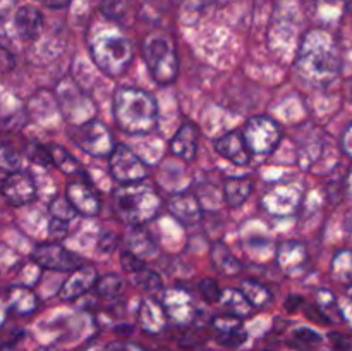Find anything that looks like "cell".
<instances>
[{
    "mask_svg": "<svg viewBox=\"0 0 352 351\" xmlns=\"http://www.w3.org/2000/svg\"><path fill=\"white\" fill-rule=\"evenodd\" d=\"M342 58L332 34L323 30H311L305 34L296 55L299 78L313 88H327L340 74Z\"/></svg>",
    "mask_w": 352,
    "mask_h": 351,
    "instance_id": "obj_1",
    "label": "cell"
},
{
    "mask_svg": "<svg viewBox=\"0 0 352 351\" xmlns=\"http://www.w3.org/2000/svg\"><path fill=\"white\" fill-rule=\"evenodd\" d=\"M113 117L126 134L144 136L158 126V103L148 92L122 86L113 95Z\"/></svg>",
    "mask_w": 352,
    "mask_h": 351,
    "instance_id": "obj_2",
    "label": "cell"
},
{
    "mask_svg": "<svg viewBox=\"0 0 352 351\" xmlns=\"http://www.w3.org/2000/svg\"><path fill=\"white\" fill-rule=\"evenodd\" d=\"M113 209L124 222L133 227H141L158 215L162 198L153 186L144 181L120 184L113 193Z\"/></svg>",
    "mask_w": 352,
    "mask_h": 351,
    "instance_id": "obj_3",
    "label": "cell"
},
{
    "mask_svg": "<svg viewBox=\"0 0 352 351\" xmlns=\"http://www.w3.org/2000/svg\"><path fill=\"white\" fill-rule=\"evenodd\" d=\"M89 55L103 74L117 78L133 62V43L113 28H103L89 38Z\"/></svg>",
    "mask_w": 352,
    "mask_h": 351,
    "instance_id": "obj_4",
    "label": "cell"
},
{
    "mask_svg": "<svg viewBox=\"0 0 352 351\" xmlns=\"http://www.w3.org/2000/svg\"><path fill=\"white\" fill-rule=\"evenodd\" d=\"M148 71L158 85H170L179 72V57L174 38L165 31H153L143 41Z\"/></svg>",
    "mask_w": 352,
    "mask_h": 351,
    "instance_id": "obj_5",
    "label": "cell"
},
{
    "mask_svg": "<svg viewBox=\"0 0 352 351\" xmlns=\"http://www.w3.org/2000/svg\"><path fill=\"white\" fill-rule=\"evenodd\" d=\"M244 141L253 155H268L282 140V131L268 117H251L243 129Z\"/></svg>",
    "mask_w": 352,
    "mask_h": 351,
    "instance_id": "obj_6",
    "label": "cell"
},
{
    "mask_svg": "<svg viewBox=\"0 0 352 351\" xmlns=\"http://www.w3.org/2000/svg\"><path fill=\"white\" fill-rule=\"evenodd\" d=\"M71 136L79 148L93 157H109L116 148L110 131L107 129L105 124L96 119L76 126Z\"/></svg>",
    "mask_w": 352,
    "mask_h": 351,
    "instance_id": "obj_7",
    "label": "cell"
},
{
    "mask_svg": "<svg viewBox=\"0 0 352 351\" xmlns=\"http://www.w3.org/2000/svg\"><path fill=\"white\" fill-rule=\"evenodd\" d=\"M109 169L119 184L140 182L148 178V165L126 145H116L109 155Z\"/></svg>",
    "mask_w": 352,
    "mask_h": 351,
    "instance_id": "obj_8",
    "label": "cell"
},
{
    "mask_svg": "<svg viewBox=\"0 0 352 351\" xmlns=\"http://www.w3.org/2000/svg\"><path fill=\"white\" fill-rule=\"evenodd\" d=\"M34 264L47 270H57V272H72L78 267H81V257L69 251L62 244L55 243H41L38 244L31 255Z\"/></svg>",
    "mask_w": 352,
    "mask_h": 351,
    "instance_id": "obj_9",
    "label": "cell"
},
{
    "mask_svg": "<svg viewBox=\"0 0 352 351\" xmlns=\"http://www.w3.org/2000/svg\"><path fill=\"white\" fill-rule=\"evenodd\" d=\"M302 200V188L298 184L277 186L270 189L263 198V206L274 215H291Z\"/></svg>",
    "mask_w": 352,
    "mask_h": 351,
    "instance_id": "obj_10",
    "label": "cell"
},
{
    "mask_svg": "<svg viewBox=\"0 0 352 351\" xmlns=\"http://www.w3.org/2000/svg\"><path fill=\"white\" fill-rule=\"evenodd\" d=\"M2 195L12 205H26L36 198V184L28 172L16 171L7 174L2 181Z\"/></svg>",
    "mask_w": 352,
    "mask_h": 351,
    "instance_id": "obj_11",
    "label": "cell"
},
{
    "mask_svg": "<svg viewBox=\"0 0 352 351\" xmlns=\"http://www.w3.org/2000/svg\"><path fill=\"white\" fill-rule=\"evenodd\" d=\"M64 198L71 203L76 213L85 217H95L100 212V198L89 182L74 181L65 186Z\"/></svg>",
    "mask_w": 352,
    "mask_h": 351,
    "instance_id": "obj_12",
    "label": "cell"
},
{
    "mask_svg": "<svg viewBox=\"0 0 352 351\" xmlns=\"http://www.w3.org/2000/svg\"><path fill=\"white\" fill-rule=\"evenodd\" d=\"M167 209L184 226H195L201 220L203 206L195 193L179 191L168 200Z\"/></svg>",
    "mask_w": 352,
    "mask_h": 351,
    "instance_id": "obj_13",
    "label": "cell"
},
{
    "mask_svg": "<svg viewBox=\"0 0 352 351\" xmlns=\"http://www.w3.org/2000/svg\"><path fill=\"white\" fill-rule=\"evenodd\" d=\"M215 150L222 155L223 158L230 160L236 165H246L251 162L253 153L248 148L246 141H244L243 131L234 129L220 136L215 141Z\"/></svg>",
    "mask_w": 352,
    "mask_h": 351,
    "instance_id": "obj_14",
    "label": "cell"
},
{
    "mask_svg": "<svg viewBox=\"0 0 352 351\" xmlns=\"http://www.w3.org/2000/svg\"><path fill=\"white\" fill-rule=\"evenodd\" d=\"M165 317L175 320L179 323H186L192 317L191 296L182 288H174L164 291V298L160 301Z\"/></svg>",
    "mask_w": 352,
    "mask_h": 351,
    "instance_id": "obj_15",
    "label": "cell"
},
{
    "mask_svg": "<svg viewBox=\"0 0 352 351\" xmlns=\"http://www.w3.org/2000/svg\"><path fill=\"white\" fill-rule=\"evenodd\" d=\"M198 140L199 129L192 123L182 124L177 129V133L172 138V153L177 155L179 158L186 162H192L198 153Z\"/></svg>",
    "mask_w": 352,
    "mask_h": 351,
    "instance_id": "obj_16",
    "label": "cell"
},
{
    "mask_svg": "<svg viewBox=\"0 0 352 351\" xmlns=\"http://www.w3.org/2000/svg\"><path fill=\"white\" fill-rule=\"evenodd\" d=\"M14 28L23 40L34 41L43 31V16L33 6L19 7L14 16Z\"/></svg>",
    "mask_w": 352,
    "mask_h": 351,
    "instance_id": "obj_17",
    "label": "cell"
},
{
    "mask_svg": "<svg viewBox=\"0 0 352 351\" xmlns=\"http://www.w3.org/2000/svg\"><path fill=\"white\" fill-rule=\"evenodd\" d=\"M96 272L91 267H78L76 270L71 272L65 282L60 288V298L62 299H74L78 296L85 295L96 284Z\"/></svg>",
    "mask_w": 352,
    "mask_h": 351,
    "instance_id": "obj_18",
    "label": "cell"
},
{
    "mask_svg": "<svg viewBox=\"0 0 352 351\" xmlns=\"http://www.w3.org/2000/svg\"><path fill=\"white\" fill-rule=\"evenodd\" d=\"M306 248L299 241H285L277 250V264L285 274L296 275L302 270L306 264Z\"/></svg>",
    "mask_w": 352,
    "mask_h": 351,
    "instance_id": "obj_19",
    "label": "cell"
},
{
    "mask_svg": "<svg viewBox=\"0 0 352 351\" xmlns=\"http://www.w3.org/2000/svg\"><path fill=\"white\" fill-rule=\"evenodd\" d=\"M253 193V181L250 178H230L223 184V196L230 206H241Z\"/></svg>",
    "mask_w": 352,
    "mask_h": 351,
    "instance_id": "obj_20",
    "label": "cell"
},
{
    "mask_svg": "<svg viewBox=\"0 0 352 351\" xmlns=\"http://www.w3.org/2000/svg\"><path fill=\"white\" fill-rule=\"evenodd\" d=\"M220 303L223 305V308L227 310L229 315L237 317V319H243V317H250L253 312V306L250 305L244 295L241 292V289H226L222 291L220 296Z\"/></svg>",
    "mask_w": 352,
    "mask_h": 351,
    "instance_id": "obj_21",
    "label": "cell"
},
{
    "mask_svg": "<svg viewBox=\"0 0 352 351\" xmlns=\"http://www.w3.org/2000/svg\"><path fill=\"white\" fill-rule=\"evenodd\" d=\"M212 260H213V265H215V267L226 275H234L241 270L239 260L230 253V250L223 243L213 244Z\"/></svg>",
    "mask_w": 352,
    "mask_h": 351,
    "instance_id": "obj_22",
    "label": "cell"
},
{
    "mask_svg": "<svg viewBox=\"0 0 352 351\" xmlns=\"http://www.w3.org/2000/svg\"><path fill=\"white\" fill-rule=\"evenodd\" d=\"M47 150H48V155H50L52 165H55L60 172H64V174L67 176H72V174H78V172L81 171L79 162L76 160V158L65 150V148H62L60 145H48Z\"/></svg>",
    "mask_w": 352,
    "mask_h": 351,
    "instance_id": "obj_23",
    "label": "cell"
},
{
    "mask_svg": "<svg viewBox=\"0 0 352 351\" xmlns=\"http://www.w3.org/2000/svg\"><path fill=\"white\" fill-rule=\"evenodd\" d=\"M239 289L253 308H261L270 301V291H268L267 286L260 284L253 279H246Z\"/></svg>",
    "mask_w": 352,
    "mask_h": 351,
    "instance_id": "obj_24",
    "label": "cell"
},
{
    "mask_svg": "<svg viewBox=\"0 0 352 351\" xmlns=\"http://www.w3.org/2000/svg\"><path fill=\"white\" fill-rule=\"evenodd\" d=\"M332 275L342 284H352V251L342 250L333 257L332 260Z\"/></svg>",
    "mask_w": 352,
    "mask_h": 351,
    "instance_id": "obj_25",
    "label": "cell"
},
{
    "mask_svg": "<svg viewBox=\"0 0 352 351\" xmlns=\"http://www.w3.org/2000/svg\"><path fill=\"white\" fill-rule=\"evenodd\" d=\"M95 289L102 298L112 299L117 298V296L124 291V281L120 279V275L107 274L103 275V277L96 279Z\"/></svg>",
    "mask_w": 352,
    "mask_h": 351,
    "instance_id": "obj_26",
    "label": "cell"
},
{
    "mask_svg": "<svg viewBox=\"0 0 352 351\" xmlns=\"http://www.w3.org/2000/svg\"><path fill=\"white\" fill-rule=\"evenodd\" d=\"M133 281L136 282L141 289H144V291H150V292L158 291V289H162V286H164L162 284L160 275L146 267L141 268V270L136 272V274H133Z\"/></svg>",
    "mask_w": 352,
    "mask_h": 351,
    "instance_id": "obj_27",
    "label": "cell"
},
{
    "mask_svg": "<svg viewBox=\"0 0 352 351\" xmlns=\"http://www.w3.org/2000/svg\"><path fill=\"white\" fill-rule=\"evenodd\" d=\"M131 0H103L102 12L112 21H122L127 16Z\"/></svg>",
    "mask_w": 352,
    "mask_h": 351,
    "instance_id": "obj_28",
    "label": "cell"
},
{
    "mask_svg": "<svg viewBox=\"0 0 352 351\" xmlns=\"http://www.w3.org/2000/svg\"><path fill=\"white\" fill-rule=\"evenodd\" d=\"M21 158L12 148L0 147V172L3 174H10V172L19 171Z\"/></svg>",
    "mask_w": 352,
    "mask_h": 351,
    "instance_id": "obj_29",
    "label": "cell"
},
{
    "mask_svg": "<svg viewBox=\"0 0 352 351\" xmlns=\"http://www.w3.org/2000/svg\"><path fill=\"white\" fill-rule=\"evenodd\" d=\"M76 215V210L72 209L71 203L65 198H55L50 203V217L58 220H64V222H71L72 217Z\"/></svg>",
    "mask_w": 352,
    "mask_h": 351,
    "instance_id": "obj_30",
    "label": "cell"
},
{
    "mask_svg": "<svg viewBox=\"0 0 352 351\" xmlns=\"http://www.w3.org/2000/svg\"><path fill=\"white\" fill-rule=\"evenodd\" d=\"M248 334L243 329H234L229 332L217 334V343L226 348H239L241 344L246 343Z\"/></svg>",
    "mask_w": 352,
    "mask_h": 351,
    "instance_id": "obj_31",
    "label": "cell"
},
{
    "mask_svg": "<svg viewBox=\"0 0 352 351\" xmlns=\"http://www.w3.org/2000/svg\"><path fill=\"white\" fill-rule=\"evenodd\" d=\"M199 292L203 295V298L206 299L208 303H219L220 301V296H222V289H220L219 282L215 279H203L199 281L198 284Z\"/></svg>",
    "mask_w": 352,
    "mask_h": 351,
    "instance_id": "obj_32",
    "label": "cell"
},
{
    "mask_svg": "<svg viewBox=\"0 0 352 351\" xmlns=\"http://www.w3.org/2000/svg\"><path fill=\"white\" fill-rule=\"evenodd\" d=\"M294 341H298L299 346L311 348L322 343V336L309 327H299L294 330Z\"/></svg>",
    "mask_w": 352,
    "mask_h": 351,
    "instance_id": "obj_33",
    "label": "cell"
},
{
    "mask_svg": "<svg viewBox=\"0 0 352 351\" xmlns=\"http://www.w3.org/2000/svg\"><path fill=\"white\" fill-rule=\"evenodd\" d=\"M120 267H122L127 274L133 275L136 274V272H140L141 268L146 267V265H144L143 258H140L138 255H134L133 251L127 250L120 255Z\"/></svg>",
    "mask_w": 352,
    "mask_h": 351,
    "instance_id": "obj_34",
    "label": "cell"
},
{
    "mask_svg": "<svg viewBox=\"0 0 352 351\" xmlns=\"http://www.w3.org/2000/svg\"><path fill=\"white\" fill-rule=\"evenodd\" d=\"M28 157H30L34 164H40L43 165V167H50L52 165L47 147H41V145L31 143L30 147H28Z\"/></svg>",
    "mask_w": 352,
    "mask_h": 351,
    "instance_id": "obj_35",
    "label": "cell"
},
{
    "mask_svg": "<svg viewBox=\"0 0 352 351\" xmlns=\"http://www.w3.org/2000/svg\"><path fill=\"white\" fill-rule=\"evenodd\" d=\"M67 227H69V222H64V220H58L52 217L50 224H48V233H50V237H54V240H60V237H64L65 234H67Z\"/></svg>",
    "mask_w": 352,
    "mask_h": 351,
    "instance_id": "obj_36",
    "label": "cell"
},
{
    "mask_svg": "<svg viewBox=\"0 0 352 351\" xmlns=\"http://www.w3.org/2000/svg\"><path fill=\"white\" fill-rule=\"evenodd\" d=\"M14 65H16V61H14L12 54L0 45V71L7 72L14 69Z\"/></svg>",
    "mask_w": 352,
    "mask_h": 351,
    "instance_id": "obj_37",
    "label": "cell"
},
{
    "mask_svg": "<svg viewBox=\"0 0 352 351\" xmlns=\"http://www.w3.org/2000/svg\"><path fill=\"white\" fill-rule=\"evenodd\" d=\"M330 339H332L333 346H336L337 351H352V343L347 337L340 336V334L332 332L330 334Z\"/></svg>",
    "mask_w": 352,
    "mask_h": 351,
    "instance_id": "obj_38",
    "label": "cell"
},
{
    "mask_svg": "<svg viewBox=\"0 0 352 351\" xmlns=\"http://www.w3.org/2000/svg\"><path fill=\"white\" fill-rule=\"evenodd\" d=\"M105 351H144V350L134 343H124V341H117V343H110L109 346H107Z\"/></svg>",
    "mask_w": 352,
    "mask_h": 351,
    "instance_id": "obj_39",
    "label": "cell"
},
{
    "mask_svg": "<svg viewBox=\"0 0 352 351\" xmlns=\"http://www.w3.org/2000/svg\"><path fill=\"white\" fill-rule=\"evenodd\" d=\"M342 148L347 155L352 158V124L346 129L342 136Z\"/></svg>",
    "mask_w": 352,
    "mask_h": 351,
    "instance_id": "obj_40",
    "label": "cell"
},
{
    "mask_svg": "<svg viewBox=\"0 0 352 351\" xmlns=\"http://www.w3.org/2000/svg\"><path fill=\"white\" fill-rule=\"evenodd\" d=\"M40 2H43L45 6L52 7V9H62V7L69 6L71 0H40Z\"/></svg>",
    "mask_w": 352,
    "mask_h": 351,
    "instance_id": "obj_41",
    "label": "cell"
},
{
    "mask_svg": "<svg viewBox=\"0 0 352 351\" xmlns=\"http://www.w3.org/2000/svg\"><path fill=\"white\" fill-rule=\"evenodd\" d=\"M291 301L287 303V310L289 312H292V310H296V305H301L302 303V298H298V296H291Z\"/></svg>",
    "mask_w": 352,
    "mask_h": 351,
    "instance_id": "obj_42",
    "label": "cell"
},
{
    "mask_svg": "<svg viewBox=\"0 0 352 351\" xmlns=\"http://www.w3.org/2000/svg\"><path fill=\"white\" fill-rule=\"evenodd\" d=\"M206 2H208V0H186V6H188L189 9H195V7L205 6Z\"/></svg>",
    "mask_w": 352,
    "mask_h": 351,
    "instance_id": "obj_43",
    "label": "cell"
},
{
    "mask_svg": "<svg viewBox=\"0 0 352 351\" xmlns=\"http://www.w3.org/2000/svg\"><path fill=\"white\" fill-rule=\"evenodd\" d=\"M116 332H119V334L124 332V336H129V334L133 332V327H131V326H119L116 329Z\"/></svg>",
    "mask_w": 352,
    "mask_h": 351,
    "instance_id": "obj_44",
    "label": "cell"
},
{
    "mask_svg": "<svg viewBox=\"0 0 352 351\" xmlns=\"http://www.w3.org/2000/svg\"><path fill=\"white\" fill-rule=\"evenodd\" d=\"M346 229L352 234V210L347 213V217H346Z\"/></svg>",
    "mask_w": 352,
    "mask_h": 351,
    "instance_id": "obj_45",
    "label": "cell"
},
{
    "mask_svg": "<svg viewBox=\"0 0 352 351\" xmlns=\"http://www.w3.org/2000/svg\"><path fill=\"white\" fill-rule=\"evenodd\" d=\"M346 188L349 191V195L352 196V171L347 174V181H346Z\"/></svg>",
    "mask_w": 352,
    "mask_h": 351,
    "instance_id": "obj_46",
    "label": "cell"
},
{
    "mask_svg": "<svg viewBox=\"0 0 352 351\" xmlns=\"http://www.w3.org/2000/svg\"><path fill=\"white\" fill-rule=\"evenodd\" d=\"M347 295L351 296V299H352V284L351 286H347Z\"/></svg>",
    "mask_w": 352,
    "mask_h": 351,
    "instance_id": "obj_47",
    "label": "cell"
},
{
    "mask_svg": "<svg viewBox=\"0 0 352 351\" xmlns=\"http://www.w3.org/2000/svg\"><path fill=\"white\" fill-rule=\"evenodd\" d=\"M43 351H57V350H50V348H48V350H43Z\"/></svg>",
    "mask_w": 352,
    "mask_h": 351,
    "instance_id": "obj_48",
    "label": "cell"
},
{
    "mask_svg": "<svg viewBox=\"0 0 352 351\" xmlns=\"http://www.w3.org/2000/svg\"><path fill=\"white\" fill-rule=\"evenodd\" d=\"M351 93H352V83H351Z\"/></svg>",
    "mask_w": 352,
    "mask_h": 351,
    "instance_id": "obj_49",
    "label": "cell"
}]
</instances>
